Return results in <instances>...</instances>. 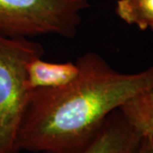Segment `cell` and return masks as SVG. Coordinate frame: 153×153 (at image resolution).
I'll list each match as a JSON object with an SVG mask.
<instances>
[{"instance_id": "cell-1", "label": "cell", "mask_w": 153, "mask_h": 153, "mask_svg": "<svg viewBox=\"0 0 153 153\" xmlns=\"http://www.w3.org/2000/svg\"><path fill=\"white\" fill-rule=\"evenodd\" d=\"M76 63L79 74L69 85L31 92L18 134L19 152H79L111 112L153 88V66L122 73L95 52L81 55Z\"/></svg>"}, {"instance_id": "cell-3", "label": "cell", "mask_w": 153, "mask_h": 153, "mask_svg": "<svg viewBox=\"0 0 153 153\" xmlns=\"http://www.w3.org/2000/svg\"><path fill=\"white\" fill-rule=\"evenodd\" d=\"M88 0H0V33L33 38L77 33Z\"/></svg>"}, {"instance_id": "cell-7", "label": "cell", "mask_w": 153, "mask_h": 153, "mask_svg": "<svg viewBox=\"0 0 153 153\" xmlns=\"http://www.w3.org/2000/svg\"><path fill=\"white\" fill-rule=\"evenodd\" d=\"M115 12L127 24L153 32V0H117Z\"/></svg>"}, {"instance_id": "cell-4", "label": "cell", "mask_w": 153, "mask_h": 153, "mask_svg": "<svg viewBox=\"0 0 153 153\" xmlns=\"http://www.w3.org/2000/svg\"><path fill=\"white\" fill-rule=\"evenodd\" d=\"M141 140V136L117 109L108 116L93 141L76 153H139Z\"/></svg>"}, {"instance_id": "cell-8", "label": "cell", "mask_w": 153, "mask_h": 153, "mask_svg": "<svg viewBox=\"0 0 153 153\" xmlns=\"http://www.w3.org/2000/svg\"><path fill=\"white\" fill-rule=\"evenodd\" d=\"M139 153H153V138H143Z\"/></svg>"}, {"instance_id": "cell-2", "label": "cell", "mask_w": 153, "mask_h": 153, "mask_svg": "<svg viewBox=\"0 0 153 153\" xmlns=\"http://www.w3.org/2000/svg\"><path fill=\"white\" fill-rule=\"evenodd\" d=\"M41 44L25 37L0 33V153H18V134L31 92L27 87V66L43 57Z\"/></svg>"}, {"instance_id": "cell-6", "label": "cell", "mask_w": 153, "mask_h": 153, "mask_svg": "<svg viewBox=\"0 0 153 153\" xmlns=\"http://www.w3.org/2000/svg\"><path fill=\"white\" fill-rule=\"evenodd\" d=\"M119 110L142 139L153 138V88L135 95Z\"/></svg>"}, {"instance_id": "cell-5", "label": "cell", "mask_w": 153, "mask_h": 153, "mask_svg": "<svg viewBox=\"0 0 153 153\" xmlns=\"http://www.w3.org/2000/svg\"><path fill=\"white\" fill-rule=\"evenodd\" d=\"M79 74L75 62H51L38 57L27 66V87L30 92L41 88H60L74 82Z\"/></svg>"}]
</instances>
